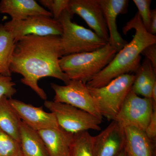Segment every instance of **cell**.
Wrapping results in <instances>:
<instances>
[{"label": "cell", "instance_id": "cell-25", "mask_svg": "<svg viewBox=\"0 0 156 156\" xmlns=\"http://www.w3.org/2000/svg\"><path fill=\"white\" fill-rule=\"evenodd\" d=\"M16 84L12 80L11 76L0 74V98L6 96L11 98L17 92L14 87Z\"/></svg>", "mask_w": 156, "mask_h": 156}, {"label": "cell", "instance_id": "cell-22", "mask_svg": "<svg viewBox=\"0 0 156 156\" xmlns=\"http://www.w3.org/2000/svg\"><path fill=\"white\" fill-rule=\"evenodd\" d=\"M0 156H23L20 142L1 128Z\"/></svg>", "mask_w": 156, "mask_h": 156}, {"label": "cell", "instance_id": "cell-23", "mask_svg": "<svg viewBox=\"0 0 156 156\" xmlns=\"http://www.w3.org/2000/svg\"><path fill=\"white\" fill-rule=\"evenodd\" d=\"M39 2L50 10L53 19L58 20L62 12L67 10L69 0H41Z\"/></svg>", "mask_w": 156, "mask_h": 156}, {"label": "cell", "instance_id": "cell-15", "mask_svg": "<svg viewBox=\"0 0 156 156\" xmlns=\"http://www.w3.org/2000/svg\"><path fill=\"white\" fill-rule=\"evenodd\" d=\"M0 13L9 14L11 20H23L37 15L52 17L50 11L40 5L34 0H2Z\"/></svg>", "mask_w": 156, "mask_h": 156}, {"label": "cell", "instance_id": "cell-4", "mask_svg": "<svg viewBox=\"0 0 156 156\" xmlns=\"http://www.w3.org/2000/svg\"><path fill=\"white\" fill-rule=\"evenodd\" d=\"M73 16L65 10L58 20L62 28L60 40L62 56L95 51L108 44L93 31L73 22Z\"/></svg>", "mask_w": 156, "mask_h": 156}, {"label": "cell", "instance_id": "cell-16", "mask_svg": "<svg viewBox=\"0 0 156 156\" xmlns=\"http://www.w3.org/2000/svg\"><path fill=\"white\" fill-rule=\"evenodd\" d=\"M124 129V149L127 156H155L156 146L144 131L134 126H126Z\"/></svg>", "mask_w": 156, "mask_h": 156}, {"label": "cell", "instance_id": "cell-20", "mask_svg": "<svg viewBox=\"0 0 156 156\" xmlns=\"http://www.w3.org/2000/svg\"><path fill=\"white\" fill-rule=\"evenodd\" d=\"M92 136L88 131L74 134L72 146V156H94Z\"/></svg>", "mask_w": 156, "mask_h": 156}, {"label": "cell", "instance_id": "cell-1", "mask_svg": "<svg viewBox=\"0 0 156 156\" xmlns=\"http://www.w3.org/2000/svg\"><path fill=\"white\" fill-rule=\"evenodd\" d=\"M60 36L27 35L15 43L10 69L11 73L23 76L21 83L30 87L43 100L48 97L39 87L42 78L51 77L67 84L70 80L62 71L59 65L62 57Z\"/></svg>", "mask_w": 156, "mask_h": 156}, {"label": "cell", "instance_id": "cell-19", "mask_svg": "<svg viewBox=\"0 0 156 156\" xmlns=\"http://www.w3.org/2000/svg\"><path fill=\"white\" fill-rule=\"evenodd\" d=\"M15 42L11 34L0 24V74L11 76L10 69Z\"/></svg>", "mask_w": 156, "mask_h": 156}, {"label": "cell", "instance_id": "cell-29", "mask_svg": "<svg viewBox=\"0 0 156 156\" xmlns=\"http://www.w3.org/2000/svg\"><path fill=\"white\" fill-rule=\"evenodd\" d=\"M117 156H127L126 151H125V149H124Z\"/></svg>", "mask_w": 156, "mask_h": 156}, {"label": "cell", "instance_id": "cell-12", "mask_svg": "<svg viewBox=\"0 0 156 156\" xmlns=\"http://www.w3.org/2000/svg\"><path fill=\"white\" fill-rule=\"evenodd\" d=\"M9 101L21 121L35 131L59 126L55 115L45 112L42 106L37 107L12 98H9Z\"/></svg>", "mask_w": 156, "mask_h": 156}, {"label": "cell", "instance_id": "cell-24", "mask_svg": "<svg viewBox=\"0 0 156 156\" xmlns=\"http://www.w3.org/2000/svg\"><path fill=\"white\" fill-rule=\"evenodd\" d=\"M136 8L138 10L137 13L139 14L141 18L143 24L147 30H148L150 19L151 9V0H133Z\"/></svg>", "mask_w": 156, "mask_h": 156}, {"label": "cell", "instance_id": "cell-3", "mask_svg": "<svg viewBox=\"0 0 156 156\" xmlns=\"http://www.w3.org/2000/svg\"><path fill=\"white\" fill-rule=\"evenodd\" d=\"M117 53L108 43L95 51L62 56L59 59V66L70 80L87 84L106 67Z\"/></svg>", "mask_w": 156, "mask_h": 156}, {"label": "cell", "instance_id": "cell-17", "mask_svg": "<svg viewBox=\"0 0 156 156\" xmlns=\"http://www.w3.org/2000/svg\"><path fill=\"white\" fill-rule=\"evenodd\" d=\"M20 144L23 156H50L37 131L22 121L20 126Z\"/></svg>", "mask_w": 156, "mask_h": 156}, {"label": "cell", "instance_id": "cell-14", "mask_svg": "<svg viewBox=\"0 0 156 156\" xmlns=\"http://www.w3.org/2000/svg\"><path fill=\"white\" fill-rule=\"evenodd\" d=\"M37 132L44 143L50 156H72L73 134L60 126Z\"/></svg>", "mask_w": 156, "mask_h": 156}, {"label": "cell", "instance_id": "cell-8", "mask_svg": "<svg viewBox=\"0 0 156 156\" xmlns=\"http://www.w3.org/2000/svg\"><path fill=\"white\" fill-rule=\"evenodd\" d=\"M154 110L151 98L139 97L131 90L115 120L124 127L134 126L144 131Z\"/></svg>", "mask_w": 156, "mask_h": 156}, {"label": "cell", "instance_id": "cell-2", "mask_svg": "<svg viewBox=\"0 0 156 156\" xmlns=\"http://www.w3.org/2000/svg\"><path fill=\"white\" fill-rule=\"evenodd\" d=\"M133 29L135 33L131 41L116 54L106 67L86 84L87 87L100 88L120 76L136 72L141 64V52L149 45L156 44V36L147 31L138 13L123 27V33L126 34Z\"/></svg>", "mask_w": 156, "mask_h": 156}, {"label": "cell", "instance_id": "cell-11", "mask_svg": "<svg viewBox=\"0 0 156 156\" xmlns=\"http://www.w3.org/2000/svg\"><path fill=\"white\" fill-rule=\"evenodd\" d=\"M125 129L116 121L111 124L98 135L93 136L94 156H117L124 149Z\"/></svg>", "mask_w": 156, "mask_h": 156}, {"label": "cell", "instance_id": "cell-27", "mask_svg": "<svg viewBox=\"0 0 156 156\" xmlns=\"http://www.w3.org/2000/svg\"><path fill=\"white\" fill-rule=\"evenodd\" d=\"M140 54H142L150 62L154 69L156 70V43L146 47Z\"/></svg>", "mask_w": 156, "mask_h": 156}, {"label": "cell", "instance_id": "cell-21", "mask_svg": "<svg viewBox=\"0 0 156 156\" xmlns=\"http://www.w3.org/2000/svg\"><path fill=\"white\" fill-rule=\"evenodd\" d=\"M135 79L131 90L136 94L143 86L149 81L156 79V70L154 69L150 62L145 58L135 72Z\"/></svg>", "mask_w": 156, "mask_h": 156}, {"label": "cell", "instance_id": "cell-6", "mask_svg": "<svg viewBox=\"0 0 156 156\" xmlns=\"http://www.w3.org/2000/svg\"><path fill=\"white\" fill-rule=\"evenodd\" d=\"M44 106L55 115L59 126L72 134L89 130L100 131L102 120L85 111L66 104L45 101Z\"/></svg>", "mask_w": 156, "mask_h": 156}, {"label": "cell", "instance_id": "cell-9", "mask_svg": "<svg viewBox=\"0 0 156 156\" xmlns=\"http://www.w3.org/2000/svg\"><path fill=\"white\" fill-rule=\"evenodd\" d=\"M51 87L55 93L53 101L75 107L102 120L103 117L86 84L70 80L65 86L52 83Z\"/></svg>", "mask_w": 156, "mask_h": 156}, {"label": "cell", "instance_id": "cell-13", "mask_svg": "<svg viewBox=\"0 0 156 156\" xmlns=\"http://www.w3.org/2000/svg\"><path fill=\"white\" fill-rule=\"evenodd\" d=\"M103 11L108 31V43L119 52L128 42L122 37L117 28L118 15L128 11V0H98Z\"/></svg>", "mask_w": 156, "mask_h": 156}, {"label": "cell", "instance_id": "cell-18", "mask_svg": "<svg viewBox=\"0 0 156 156\" xmlns=\"http://www.w3.org/2000/svg\"><path fill=\"white\" fill-rule=\"evenodd\" d=\"M21 120L6 96L0 98V128L20 142Z\"/></svg>", "mask_w": 156, "mask_h": 156}, {"label": "cell", "instance_id": "cell-26", "mask_svg": "<svg viewBox=\"0 0 156 156\" xmlns=\"http://www.w3.org/2000/svg\"><path fill=\"white\" fill-rule=\"evenodd\" d=\"M144 132L151 142L156 146V110H154L151 117L150 122Z\"/></svg>", "mask_w": 156, "mask_h": 156}, {"label": "cell", "instance_id": "cell-10", "mask_svg": "<svg viewBox=\"0 0 156 156\" xmlns=\"http://www.w3.org/2000/svg\"><path fill=\"white\" fill-rule=\"evenodd\" d=\"M67 11L83 18L97 35L108 43V31L98 0H69Z\"/></svg>", "mask_w": 156, "mask_h": 156}, {"label": "cell", "instance_id": "cell-5", "mask_svg": "<svg viewBox=\"0 0 156 156\" xmlns=\"http://www.w3.org/2000/svg\"><path fill=\"white\" fill-rule=\"evenodd\" d=\"M135 79L134 75H122L100 88L88 87L102 117L114 121Z\"/></svg>", "mask_w": 156, "mask_h": 156}, {"label": "cell", "instance_id": "cell-7", "mask_svg": "<svg viewBox=\"0 0 156 156\" xmlns=\"http://www.w3.org/2000/svg\"><path fill=\"white\" fill-rule=\"evenodd\" d=\"M3 26L15 43L26 36H61L62 33V26L59 20L44 15L32 16L23 20H11Z\"/></svg>", "mask_w": 156, "mask_h": 156}, {"label": "cell", "instance_id": "cell-28", "mask_svg": "<svg viewBox=\"0 0 156 156\" xmlns=\"http://www.w3.org/2000/svg\"><path fill=\"white\" fill-rule=\"evenodd\" d=\"M148 32L153 35L156 34V9L151 10L150 19L149 27Z\"/></svg>", "mask_w": 156, "mask_h": 156}]
</instances>
